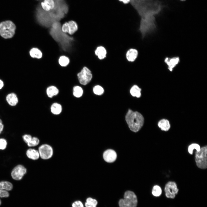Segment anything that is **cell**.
<instances>
[{
	"mask_svg": "<svg viewBox=\"0 0 207 207\" xmlns=\"http://www.w3.org/2000/svg\"><path fill=\"white\" fill-rule=\"evenodd\" d=\"M163 7L159 0H139L138 9L141 19L139 30L142 38L156 30L155 16L159 14Z\"/></svg>",
	"mask_w": 207,
	"mask_h": 207,
	"instance_id": "obj_1",
	"label": "cell"
},
{
	"mask_svg": "<svg viewBox=\"0 0 207 207\" xmlns=\"http://www.w3.org/2000/svg\"><path fill=\"white\" fill-rule=\"evenodd\" d=\"M125 120L130 130L135 132L141 129L144 122V118L141 114L130 109L126 114Z\"/></svg>",
	"mask_w": 207,
	"mask_h": 207,
	"instance_id": "obj_2",
	"label": "cell"
},
{
	"mask_svg": "<svg viewBox=\"0 0 207 207\" xmlns=\"http://www.w3.org/2000/svg\"><path fill=\"white\" fill-rule=\"evenodd\" d=\"M15 25L12 21L7 20L0 23V34L5 39L12 37L14 34Z\"/></svg>",
	"mask_w": 207,
	"mask_h": 207,
	"instance_id": "obj_3",
	"label": "cell"
},
{
	"mask_svg": "<svg viewBox=\"0 0 207 207\" xmlns=\"http://www.w3.org/2000/svg\"><path fill=\"white\" fill-rule=\"evenodd\" d=\"M118 204L119 207H136L137 197L133 192L127 191L124 193V198L120 200Z\"/></svg>",
	"mask_w": 207,
	"mask_h": 207,
	"instance_id": "obj_4",
	"label": "cell"
},
{
	"mask_svg": "<svg viewBox=\"0 0 207 207\" xmlns=\"http://www.w3.org/2000/svg\"><path fill=\"white\" fill-rule=\"evenodd\" d=\"M207 146L201 147L199 152H196L195 161L197 166L199 168L204 169L207 167Z\"/></svg>",
	"mask_w": 207,
	"mask_h": 207,
	"instance_id": "obj_5",
	"label": "cell"
},
{
	"mask_svg": "<svg viewBox=\"0 0 207 207\" xmlns=\"http://www.w3.org/2000/svg\"><path fill=\"white\" fill-rule=\"evenodd\" d=\"M80 83L83 85L88 84L91 80L92 75L90 70L86 66H84L77 74Z\"/></svg>",
	"mask_w": 207,
	"mask_h": 207,
	"instance_id": "obj_6",
	"label": "cell"
},
{
	"mask_svg": "<svg viewBox=\"0 0 207 207\" xmlns=\"http://www.w3.org/2000/svg\"><path fill=\"white\" fill-rule=\"evenodd\" d=\"M164 191L166 198L173 199L178 194L179 189L175 182L169 181L165 185Z\"/></svg>",
	"mask_w": 207,
	"mask_h": 207,
	"instance_id": "obj_7",
	"label": "cell"
},
{
	"mask_svg": "<svg viewBox=\"0 0 207 207\" xmlns=\"http://www.w3.org/2000/svg\"><path fill=\"white\" fill-rule=\"evenodd\" d=\"M38 151L40 157L43 160L49 159L52 157L53 155V148L50 145L48 144L41 145L39 147Z\"/></svg>",
	"mask_w": 207,
	"mask_h": 207,
	"instance_id": "obj_8",
	"label": "cell"
},
{
	"mask_svg": "<svg viewBox=\"0 0 207 207\" xmlns=\"http://www.w3.org/2000/svg\"><path fill=\"white\" fill-rule=\"evenodd\" d=\"M27 172L26 168L22 165L20 164L16 166L11 173L12 178L15 180L22 179Z\"/></svg>",
	"mask_w": 207,
	"mask_h": 207,
	"instance_id": "obj_9",
	"label": "cell"
},
{
	"mask_svg": "<svg viewBox=\"0 0 207 207\" xmlns=\"http://www.w3.org/2000/svg\"><path fill=\"white\" fill-rule=\"evenodd\" d=\"M180 58L178 57H166L164 60L165 63L168 66V68L170 71H172L180 62Z\"/></svg>",
	"mask_w": 207,
	"mask_h": 207,
	"instance_id": "obj_10",
	"label": "cell"
},
{
	"mask_svg": "<svg viewBox=\"0 0 207 207\" xmlns=\"http://www.w3.org/2000/svg\"><path fill=\"white\" fill-rule=\"evenodd\" d=\"M104 160L109 163L112 162L116 159L117 154L116 152L113 150L108 149L105 151L103 155Z\"/></svg>",
	"mask_w": 207,
	"mask_h": 207,
	"instance_id": "obj_11",
	"label": "cell"
},
{
	"mask_svg": "<svg viewBox=\"0 0 207 207\" xmlns=\"http://www.w3.org/2000/svg\"><path fill=\"white\" fill-rule=\"evenodd\" d=\"M68 33V35L72 36L78 30V26L77 23L73 20H70L67 22Z\"/></svg>",
	"mask_w": 207,
	"mask_h": 207,
	"instance_id": "obj_12",
	"label": "cell"
},
{
	"mask_svg": "<svg viewBox=\"0 0 207 207\" xmlns=\"http://www.w3.org/2000/svg\"><path fill=\"white\" fill-rule=\"evenodd\" d=\"M138 55L137 50L135 49L131 48L127 51L126 57L127 60L130 62H133L137 58Z\"/></svg>",
	"mask_w": 207,
	"mask_h": 207,
	"instance_id": "obj_13",
	"label": "cell"
},
{
	"mask_svg": "<svg viewBox=\"0 0 207 207\" xmlns=\"http://www.w3.org/2000/svg\"><path fill=\"white\" fill-rule=\"evenodd\" d=\"M27 157L33 160H37L40 157L38 150L32 148L28 149L26 152Z\"/></svg>",
	"mask_w": 207,
	"mask_h": 207,
	"instance_id": "obj_14",
	"label": "cell"
},
{
	"mask_svg": "<svg viewBox=\"0 0 207 207\" xmlns=\"http://www.w3.org/2000/svg\"><path fill=\"white\" fill-rule=\"evenodd\" d=\"M41 5L43 10L48 12L54 8L55 3L53 0H44L43 2H41Z\"/></svg>",
	"mask_w": 207,
	"mask_h": 207,
	"instance_id": "obj_15",
	"label": "cell"
},
{
	"mask_svg": "<svg viewBox=\"0 0 207 207\" xmlns=\"http://www.w3.org/2000/svg\"><path fill=\"white\" fill-rule=\"evenodd\" d=\"M95 53L100 60L104 59L106 57L107 51L106 49L102 46L97 47L95 50Z\"/></svg>",
	"mask_w": 207,
	"mask_h": 207,
	"instance_id": "obj_16",
	"label": "cell"
},
{
	"mask_svg": "<svg viewBox=\"0 0 207 207\" xmlns=\"http://www.w3.org/2000/svg\"><path fill=\"white\" fill-rule=\"evenodd\" d=\"M6 100L11 106H16L18 102V98L15 94L14 93L8 94L6 97Z\"/></svg>",
	"mask_w": 207,
	"mask_h": 207,
	"instance_id": "obj_17",
	"label": "cell"
},
{
	"mask_svg": "<svg viewBox=\"0 0 207 207\" xmlns=\"http://www.w3.org/2000/svg\"><path fill=\"white\" fill-rule=\"evenodd\" d=\"M158 126L162 130L165 131H168L170 127L169 121L166 119H162L159 121Z\"/></svg>",
	"mask_w": 207,
	"mask_h": 207,
	"instance_id": "obj_18",
	"label": "cell"
},
{
	"mask_svg": "<svg viewBox=\"0 0 207 207\" xmlns=\"http://www.w3.org/2000/svg\"><path fill=\"white\" fill-rule=\"evenodd\" d=\"M29 53L31 57L33 58L39 59H41L43 56L41 51L37 48H33L31 49Z\"/></svg>",
	"mask_w": 207,
	"mask_h": 207,
	"instance_id": "obj_19",
	"label": "cell"
},
{
	"mask_svg": "<svg viewBox=\"0 0 207 207\" xmlns=\"http://www.w3.org/2000/svg\"><path fill=\"white\" fill-rule=\"evenodd\" d=\"M59 65L61 67H66L69 64L70 60L68 57L64 55L60 56L58 60Z\"/></svg>",
	"mask_w": 207,
	"mask_h": 207,
	"instance_id": "obj_20",
	"label": "cell"
},
{
	"mask_svg": "<svg viewBox=\"0 0 207 207\" xmlns=\"http://www.w3.org/2000/svg\"><path fill=\"white\" fill-rule=\"evenodd\" d=\"M46 93L49 97L52 98L58 94L59 90L56 87L53 86H51L47 88Z\"/></svg>",
	"mask_w": 207,
	"mask_h": 207,
	"instance_id": "obj_21",
	"label": "cell"
},
{
	"mask_svg": "<svg viewBox=\"0 0 207 207\" xmlns=\"http://www.w3.org/2000/svg\"><path fill=\"white\" fill-rule=\"evenodd\" d=\"M13 188L12 184L9 181H4L0 182V190L9 191L11 190Z\"/></svg>",
	"mask_w": 207,
	"mask_h": 207,
	"instance_id": "obj_22",
	"label": "cell"
},
{
	"mask_svg": "<svg viewBox=\"0 0 207 207\" xmlns=\"http://www.w3.org/2000/svg\"><path fill=\"white\" fill-rule=\"evenodd\" d=\"M62 108L61 105L57 103H53L51 107V112L52 113L55 115L60 114L62 111Z\"/></svg>",
	"mask_w": 207,
	"mask_h": 207,
	"instance_id": "obj_23",
	"label": "cell"
},
{
	"mask_svg": "<svg viewBox=\"0 0 207 207\" xmlns=\"http://www.w3.org/2000/svg\"><path fill=\"white\" fill-rule=\"evenodd\" d=\"M141 89L137 86L134 85L131 89L130 93L132 96L139 98L141 96Z\"/></svg>",
	"mask_w": 207,
	"mask_h": 207,
	"instance_id": "obj_24",
	"label": "cell"
},
{
	"mask_svg": "<svg viewBox=\"0 0 207 207\" xmlns=\"http://www.w3.org/2000/svg\"><path fill=\"white\" fill-rule=\"evenodd\" d=\"M97 202V200L92 198H87L85 203V207H96Z\"/></svg>",
	"mask_w": 207,
	"mask_h": 207,
	"instance_id": "obj_25",
	"label": "cell"
},
{
	"mask_svg": "<svg viewBox=\"0 0 207 207\" xmlns=\"http://www.w3.org/2000/svg\"><path fill=\"white\" fill-rule=\"evenodd\" d=\"M73 93L74 96L77 98H79L82 95L83 90L81 87L76 86L73 87Z\"/></svg>",
	"mask_w": 207,
	"mask_h": 207,
	"instance_id": "obj_26",
	"label": "cell"
},
{
	"mask_svg": "<svg viewBox=\"0 0 207 207\" xmlns=\"http://www.w3.org/2000/svg\"><path fill=\"white\" fill-rule=\"evenodd\" d=\"M162 191L161 187L159 186L156 185L153 187L152 193L154 197H158L161 195Z\"/></svg>",
	"mask_w": 207,
	"mask_h": 207,
	"instance_id": "obj_27",
	"label": "cell"
},
{
	"mask_svg": "<svg viewBox=\"0 0 207 207\" xmlns=\"http://www.w3.org/2000/svg\"><path fill=\"white\" fill-rule=\"evenodd\" d=\"M201 147L199 145L196 143H193L189 145L188 147V151L189 153L192 155L194 149L196 150V152L200 151Z\"/></svg>",
	"mask_w": 207,
	"mask_h": 207,
	"instance_id": "obj_28",
	"label": "cell"
},
{
	"mask_svg": "<svg viewBox=\"0 0 207 207\" xmlns=\"http://www.w3.org/2000/svg\"><path fill=\"white\" fill-rule=\"evenodd\" d=\"M39 142L40 140L38 138L35 137H32L31 140L27 145L30 147H35L38 145Z\"/></svg>",
	"mask_w": 207,
	"mask_h": 207,
	"instance_id": "obj_29",
	"label": "cell"
},
{
	"mask_svg": "<svg viewBox=\"0 0 207 207\" xmlns=\"http://www.w3.org/2000/svg\"><path fill=\"white\" fill-rule=\"evenodd\" d=\"M94 93L97 95H102L104 92V90L102 87L99 85L95 86L93 88Z\"/></svg>",
	"mask_w": 207,
	"mask_h": 207,
	"instance_id": "obj_30",
	"label": "cell"
},
{
	"mask_svg": "<svg viewBox=\"0 0 207 207\" xmlns=\"http://www.w3.org/2000/svg\"><path fill=\"white\" fill-rule=\"evenodd\" d=\"M7 145V140L3 138H0V150H4L6 149Z\"/></svg>",
	"mask_w": 207,
	"mask_h": 207,
	"instance_id": "obj_31",
	"label": "cell"
},
{
	"mask_svg": "<svg viewBox=\"0 0 207 207\" xmlns=\"http://www.w3.org/2000/svg\"><path fill=\"white\" fill-rule=\"evenodd\" d=\"M32 138V136L29 134H25L22 136L23 141L27 144L30 142Z\"/></svg>",
	"mask_w": 207,
	"mask_h": 207,
	"instance_id": "obj_32",
	"label": "cell"
},
{
	"mask_svg": "<svg viewBox=\"0 0 207 207\" xmlns=\"http://www.w3.org/2000/svg\"><path fill=\"white\" fill-rule=\"evenodd\" d=\"M72 207H84L82 202L80 200H76L72 204Z\"/></svg>",
	"mask_w": 207,
	"mask_h": 207,
	"instance_id": "obj_33",
	"label": "cell"
},
{
	"mask_svg": "<svg viewBox=\"0 0 207 207\" xmlns=\"http://www.w3.org/2000/svg\"><path fill=\"white\" fill-rule=\"evenodd\" d=\"M9 194L7 191L0 190V197L7 198L9 196Z\"/></svg>",
	"mask_w": 207,
	"mask_h": 207,
	"instance_id": "obj_34",
	"label": "cell"
},
{
	"mask_svg": "<svg viewBox=\"0 0 207 207\" xmlns=\"http://www.w3.org/2000/svg\"><path fill=\"white\" fill-rule=\"evenodd\" d=\"M4 126L2 124V121L0 119V134L2 131L3 129Z\"/></svg>",
	"mask_w": 207,
	"mask_h": 207,
	"instance_id": "obj_35",
	"label": "cell"
},
{
	"mask_svg": "<svg viewBox=\"0 0 207 207\" xmlns=\"http://www.w3.org/2000/svg\"><path fill=\"white\" fill-rule=\"evenodd\" d=\"M122 2L124 4H126L129 3L131 0H118Z\"/></svg>",
	"mask_w": 207,
	"mask_h": 207,
	"instance_id": "obj_36",
	"label": "cell"
},
{
	"mask_svg": "<svg viewBox=\"0 0 207 207\" xmlns=\"http://www.w3.org/2000/svg\"><path fill=\"white\" fill-rule=\"evenodd\" d=\"M3 83L2 81L0 80V89H1L3 86Z\"/></svg>",
	"mask_w": 207,
	"mask_h": 207,
	"instance_id": "obj_37",
	"label": "cell"
},
{
	"mask_svg": "<svg viewBox=\"0 0 207 207\" xmlns=\"http://www.w3.org/2000/svg\"><path fill=\"white\" fill-rule=\"evenodd\" d=\"M1 204V200H0V205Z\"/></svg>",
	"mask_w": 207,
	"mask_h": 207,
	"instance_id": "obj_38",
	"label": "cell"
},
{
	"mask_svg": "<svg viewBox=\"0 0 207 207\" xmlns=\"http://www.w3.org/2000/svg\"><path fill=\"white\" fill-rule=\"evenodd\" d=\"M180 0L182 1H185L186 0Z\"/></svg>",
	"mask_w": 207,
	"mask_h": 207,
	"instance_id": "obj_39",
	"label": "cell"
}]
</instances>
